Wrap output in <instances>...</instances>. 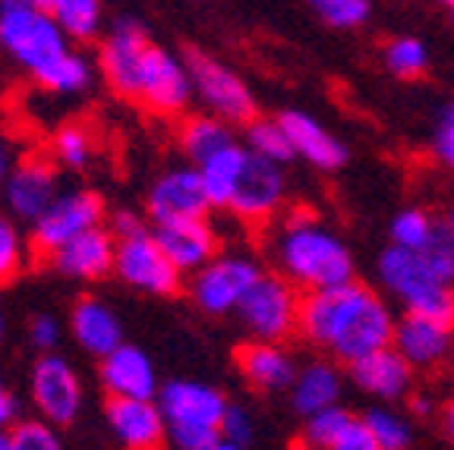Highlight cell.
<instances>
[{
  "label": "cell",
  "mask_w": 454,
  "mask_h": 450,
  "mask_svg": "<svg viewBox=\"0 0 454 450\" xmlns=\"http://www.w3.org/2000/svg\"><path fill=\"white\" fill-rule=\"evenodd\" d=\"M395 312L372 287L350 281L344 287L303 293L300 338L325 350L334 362L354 366L395 340Z\"/></svg>",
  "instance_id": "cell-1"
},
{
  "label": "cell",
  "mask_w": 454,
  "mask_h": 450,
  "mask_svg": "<svg viewBox=\"0 0 454 450\" xmlns=\"http://www.w3.org/2000/svg\"><path fill=\"white\" fill-rule=\"evenodd\" d=\"M271 255L278 275L300 293H319L354 281V255L348 243L303 208L281 221L271 239Z\"/></svg>",
  "instance_id": "cell-2"
},
{
  "label": "cell",
  "mask_w": 454,
  "mask_h": 450,
  "mask_svg": "<svg viewBox=\"0 0 454 450\" xmlns=\"http://www.w3.org/2000/svg\"><path fill=\"white\" fill-rule=\"evenodd\" d=\"M212 208L231 212L247 224H265L281 212L287 196V180L278 164L255 158L247 145L237 142L224 155L199 167Z\"/></svg>",
  "instance_id": "cell-3"
},
{
  "label": "cell",
  "mask_w": 454,
  "mask_h": 450,
  "mask_svg": "<svg viewBox=\"0 0 454 450\" xmlns=\"http://www.w3.org/2000/svg\"><path fill=\"white\" fill-rule=\"evenodd\" d=\"M0 50L38 82L73 48L44 0H0Z\"/></svg>",
  "instance_id": "cell-4"
},
{
  "label": "cell",
  "mask_w": 454,
  "mask_h": 450,
  "mask_svg": "<svg viewBox=\"0 0 454 450\" xmlns=\"http://www.w3.org/2000/svg\"><path fill=\"white\" fill-rule=\"evenodd\" d=\"M158 407L168 423V444L174 450H212L221 441L227 397L215 384L190 378L164 381Z\"/></svg>",
  "instance_id": "cell-5"
},
{
  "label": "cell",
  "mask_w": 454,
  "mask_h": 450,
  "mask_svg": "<svg viewBox=\"0 0 454 450\" xmlns=\"http://www.w3.org/2000/svg\"><path fill=\"white\" fill-rule=\"evenodd\" d=\"M192 98H196V92H192L186 60L152 42L133 73L127 101H136L139 107L158 113V117H180Z\"/></svg>",
  "instance_id": "cell-6"
},
{
  "label": "cell",
  "mask_w": 454,
  "mask_h": 450,
  "mask_svg": "<svg viewBox=\"0 0 454 450\" xmlns=\"http://www.w3.org/2000/svg\"><path fill=\"white\" fill-rule=\"evenodd\" d=\"M186 70L192 79V92L208 113L231 127H249L259 113H255V95L240 76H237L224 60L206 54V50L186 48L184 50Z\"/></svg>",
  "instance_id": "cell-7"
},
{
  "label": "cell",
  "mask_w": 454,
  "mask_h": 450,
  "mask_svg": "<svg viewBox=\"0 0 454 450\" xmlns=\"http://www.w3.org/2000/svg\"><path fill=\"white\" fill-rule=\"evenodd\" d=\"M262 265L249 255L221 252L218 259L208 261L202 271L186 277V293L192 306L206 315H231L240 309V303L249 296V290L262 281Z\"/></svg>",
  "instance_id": "cell-8"
},
{
  "label": "cell",
  "mask_w": 454,
  "mask_h": 450,
  "mask_svg": "<svg viewBox=\"0 0 454 450\" xmlns=\"http://www.w3.org/2000/svg\"><path fill=\"white\" fill-rule=\"evenodd\" d=\"M300 309H303V293L281 275H265L240 303L237 318L249 331V340L284 344L287 338L300 334Z\"/></svg>",
  "instance_id": "cell-9"
},
{
  "label": "cell",
  "mask_w": 454,
  "mask_h": 450,
  "mask_svg": "<svg viewBox=\"0 0 454 450\" xmlns=\"http://www.w3.org/2000/svg\"><path fill=\"white\" fill-rule=\"evenodd\" d=\"M376 275L391 296L411 306L413 299H419L429 290L454 287V259L448 255L445 243L426 249V252L385 246L382 255H379Z\"/></svg>",
  "instance_id": "cell-10"
},
{
  "label": "cell",
  "mask_w": 454,
  "mask_h": 450,
  "mask_svg": "<svg viewBox=\"0 0 454 450\" xmlns=\"http://www.w3.org/2000/svg\"><path fill=\"white\" fill-rule=\"evenodd\" d=\"M107 221V205L98 190L89 186H73L54 198L48 212L32 224V249L38 255H54L67 243L79 239L82 233L98 230Z\"/></svg>",
  "instance_id": "cell-11"
},
{
  "label": "cell",
  "mask_w": 454,
  "mask_h": 450,
  "mask_svg": "<svg viewBox=\"0 0 454 450\" xmlns=\"http://www.w3.org/2000/svg\"><path fill=\"white\" fill-rule=\"evenodd\" d=\"M28 397L38 419L54 429H67L79 419L85 403V387L76 366L60 353L38 356L32 375H28Z\"/></svg>",
  "instance_id": "cell-12"
},
{
  "label": "cell",
  "mask_w": 454,
  "mask_h": 450,
  "mask_svg": "<svg viewBox=\"0 0 454 450\" xmlns=\"http://www.w3.org/2000/svg\"><path fill=\"white\" fill-rule=\"evenodd\" d=\"M212 212L215 208L208 202L202 174L190 164L164 170L145 196V218L152 227L180 224V221H208Z\"/></svg>",
  "instance_id": "cell-13"
},
{
  "label": "cell",
  "mask_w": 454,
  "mask_h": 450,
  "mask_svg": "<svg viewBox=\"0 0 454 450\" xmlns=\"http://www.w3.org/2000/svg\"><path fill=\"white\" fill-rule=\"evenodd\" d=\"M114 275L121 277L127 287L149 296H177L180 287H184V275L170 265L164 249L158 246L152 227L145 233H139V237L117 243Z\"/></svg>",
  "instance_id": "cell-14"
},
{
  "label": "cell",
  "mask_w": 454,
  "mask_h": 450,
  "mask_svg": "<svg viewBox=\"0 0 454 450\" xmlns=\"http://www.w3.org/2000/svg\"><path fill=\"white\" fill-rule=\"evenodd\" d=\"M0 190H4V205H7L10 218L28 227L35 224L54 205V198L64 192L60 190V170H57L54 158L48 155L22 158Z\"/></svg>",
  "instance_id": "cell-15"
},
{
  "label": "cell",
  "mask_w": 454,
  "mask_h": 450,
  "mask_svg": "<svg viewBox=\"0 0 454 450\" xmlns=\"http://www.w3.org/2000/svg\"><path fill=\"white\" fill-rule=\"evenodd\" d=\"M401 359L413 372H433V369L451 362L454 356V328L439 324L423 315H404L395 324V340H391Z\"/></svg>",
  "instance_id": "cell-16"
},
{
  "label": "cell",
  "mask_w": 454,
  "mask_h": 450,
  "mask_svg": "<svg viewBox=\"0 0 454 450\" xmlns=\"http://www.w3.org/2000/svg\"><path fill=\"white\" fill-rule=\"evenodd\" d=\"M98 381L105 387V394L117 397V400H158V394H161L155 362L136 344H123L117 353L101 359Z\"/></svg>",
  "instance_id": "cell-17"
},
{
  "label": "cell",
  "mask_w": 454,
  "mask_h": 450,
  "mask_svg": "<svg viewBox=\"0 0 454 450\" xmlns=\"http://www.w3.org/2000/svg\"><path fill=\"white\" fill-rule=\"evenodd\" d=\"M105 423L123 450H164L168 423L158 400H117L107 397Z\"/></svg>",
  "instance_id": "cell-18"
},
{
  "label": "cell",
  "mask_w": 454,
  "mask_h": 450,
  "mask_svg": "<svg viewBox=\"0 0 454 450\" xmlns=\"http://www.w3.org/2000/svg\"><path fill=\"white\" fill-rule=\"evenodd\" d=\"M114 261H117V239L107 227L82 233L79 239L67 243L64 249H57L48 255V265L67 281H105L114 275Z\"/></svg>",
  "instance_id": "cell-19"
},
{
  "label": "cell",
  "mask_w": 454,
  "mask_h": 450,
  "mask_svg": "<svg viewBox=\"0 0 454 450\" xmlns=\"http://www.w3.org/2000/svg\"><path fill=\"white\" fill-rule=\"evenodd\" d=\"M237 372L253 391L262 394H278V391H291L297 381V359L284 344H262V340H247L234 353Z\"/></svg>",
  "instance_id": "cell-20"
},
{
  "label": "cell",
  "mask_w": 454,
  "mask_h": 450,
  "mask_svg": "<svg viewBox=\"0 0 454 450\" xmlns=\"http://www.w3.org/2000/svg\"><path fill=\"white\" fill-rule=\"evenodd\" d=\"M70 334L79 350L95 356L98 362L127 344V340H123L121 315H117L105 299H98V296H92V293L79 296L76 303H73Z\"/></svg>",
  "instance_id": "cell-21"
},
{
  "label": "cell",
  "mask_w": 454,
  "mask_h": 450,
  "mask_svg": "<svg viewBox=\"0 0 454 450\" xmlns=\"http://www.w3.org/2000/svg\"><path fill=\"white\" fill-rule=\"evenodd\" d=\"M155 230L158 246L170 259V265L177 268L184 277H192L196 271L218 259V233L208 221H180V224H164L152 227Z\"/></svg>",
  "instance_id": "cell-22"
},
{
  "label": "cell",
  "mask_w": 454,
  "mask_h": 450,
  "mask_svg": "<svg viewBox=\"0 0 454 450\" xmlns=\"http://www.w3.org/2000/svg\"><path fill=\"white\" fill-rule=\"evenodd\" d=\"M278 120H281L284 133L291 139L294 155L303 158L316 170H328L332 174V170H340L348 164V145L332 129L322 127L316 117H309L303 111H284L278 113Z\"/></svg>",
  "instance_id": "cell-23"
},
{
  "label": "cell",
  "mask_w": 454,
  "mask_h": 450,
  "mask_svg": "<svg viewBox=\"0 0 454 450\" xmlns=\"http://www.w3.org/2000/svg\"><path fill=\"white\" fill-rule=\"evenodd\" d=\"M413 375L417 372L401 359V353H397L395 346L372 353V356L360 359V362L350 366V381L360 387L363 394L376 397V400H382V403L411 400Z\"/></svg>",
  "instance_id": "cell-24"
},
{
  "label": "cell",
  "mask_w": 454,
  "mask_h": 450,
  "mask_svg": "<svg viewBox=\"0 0 454 450\" xmlns=\"http://www.w3.org/2000/svg\"><path fill=\"white\" fill-rule=\"evenodd\" d=\"M340 391H344V372L334 359H312L300 366L297 381L291 387V407L303 419L325 413L332 407H340Z\"/></svg>",
  "instance_id": "cell-25"
},
{
  "label": "cell",
  "mask_w": 454,
  "mask_h": 450,
  "mask_svg": "<svg viewBox=\"0 0 454 450\" xmlns=\"http://www.w3.org/2000/svg\"><path fill=\"white\" fill-rule=\"evenodd\" d=\"M177 145L190 167H206L208 161L237 145V133L231 123L212 117V113H190L180 120Z\"/></svg>",
  "instance_id": "cell-26"
},
{
  "label": "cell",
  "mask_w": 454,
  "mask_h": 450,
  "mask_svg": "<svg viewBox=\"0 0 454 450\" xmlns=\"http://www.w3.org/2000/svg\"><path fill=\"white\" fill-rule=\"evenodd\" d=\"M48 10L70 42L89 44L101 35L105 7L98 0H48Z\"/></svg>",
  "instance_id": "cell-27"
},
{
  "label": "cell",
  "mask_w": 454,
  "mask_h": 450,
  "mask_svg": "<svg viewBox=\"0 0 454 450\" xmlns=\"http://www.w3.org/2000/svg\"><path fill=\"white\" fill-rule=\"evenodd\" d=\"M442 243V221H435L426 208H404L391 218V246L426 252Z\"/></svg>",
  "instance_id": "cell-28"
},
{
  "label": "cell",
  "mask_w": 454,
  "mask_h": 450,
  "mask_svg": "<svg viewBox=\"0 0 454 450\" xmlns=\"http://www.w3.org/2000/svg\"><path fill=\"white\" fill-rule=\"evenodd\" d=\"M243 145H247L255 158H262V161H269V164H278V167H284L291 158H297L294 155L291 139H287V133H284L281 120L278 117H255L247 127Z\"/></svg>",
  "instance_id": "cell-29"
},
{
  "label": "cell",
  "mask_w": 454,
  "mask_h": 450,
  "mask_svg": "<svg viewBox=\"0 0 454 450\" xmlns=\"http://www.w3.org/2000/svg\"><path fill=\"white\" fill-rule=\"evenodd\" d=\"M51 158H54L57 167L67 170H82L92 167L95 161V136L82 127V123H67L54 133L51 139Z\"/></svg>",
  "instance_id": "cell-30"
},
{
  "label": "cell",
  "mask_w": 454,
  "mask_h": 450,
  "mask_svg": "<svg viewBox=\"0 0 454 450\" xmlns=\"http://www.w3.org/2000/svg\"><path fill=\"white\" fill-rule=\"evenodd\" d=\"M92 79H95L92 60H89L82 50H70L60 64L51 66V70L38 79V85L54 95H82L85 89L92 85Z\"/></svg>",
  "instance_id": "cell-31"
},
{
  "label": "cell",
  "mask_w": 454,
  "mask_h": 450,
  "mask_svg": "<svg viewBox=\"0 0 454 450\" xmlns=\"http://www.w3.org/2000/svg\"><path fill=\"white\" fill-rule=\"evenodd\" d=\"M363 423L372 431L379 450H411L413 423L407 413H397V409H391V407H372L363 415Z\"/></svg>",
  "instance_id": "cell-32"
},
{
  "label": "cell",
  "mask_w": 454,
  "mask_h": 450,
  "mask_svg": "<svg viewBox=\"0 0 454 450\" xmlns=\"http://www.w3.org/2000/svg\"><path fill=\"white\" fill-rule=\"evenodd\" d=\"M385 70L397 79H419L429 70V48L413 35H397L385 44Z\"/></svg>",
  "instance_id": "cell-33"
},
{
  "label": "cell",
  "mask_w": 454,
  "mask_h": 450,
  "mask_svg": "<svg viewBox=\"0 0 454 450\" xmlns=\"http://www.w3.org/2000/svg\"><path fill=\"white\" fill-rule=\"evenodd\" d=\"M28 259V243L20 224L10 214H0V287L13 283L22 275Z\"/></svg>",
  "instance_id": "cell-34"
},
{
  "label": "cell",
  "mask_w": 454,
  "mask_h": 450,
  "mask_svg": "<svg viewBox=\"0 0 454 450\" xmlns=\"http://www.w3.org/2000/svg\"><path fill=\"white\" fill-rule=\"evenodd\" d=\"M354 423H356V415L350 413V409L332 407V409H325V413L306 419L303 423V441L312 444V447H319V450H332L334 441H338V438L344 435Z\"/></svg>",
  "instance_id": "cell-35"
},
{
  "label": "cell",
  "mask_w": 454,
  "mask_h": 450,
  "mask_svg": "<svg viewBox=\"0 0 454 450\" xmlns=\"http://www.w3.org/2000/svg\"><path fill=\"white\" fill-rule=\"evenodd\" d=\"M312 13L328 28H360L372 16V4L369 0H316Z\"/></svg>",
  "instance_id": "cell-36"
},
{
  "label": "cell",
  "mask_w": 454,
  "mask_h": 450,
  "mask_svg": "<svg viewBox=\"0 0 454 450\" xmlns=\"http://www.w3.org/2000/svg\"><path fill=\"white\" fill-rule=\"evenodd\" d=\"M13 450H67L60 429L42 423V419H22L10 429Z\"/></svg>",
  "instance_id": "cell-37"
},
{
  "label": "cell",
  "mask_w": 454,
  "mask_h": 450,
  "mask_svg": "<svg viewBox=\"0 0 454 450\" xmlns=\"http://www.w3.org/2000/svg\"><path fill=\"white\" fill-rule=\"evenodd\" d=\"M60 340H64V324H60V318L51 315V312H38V315H32V322H28V344L35 346L42 356L57 353Z\"/></svg>",
  "instance_id": "cell-38"
},
{
  "label": "cell",
  "mask_w": 454,
  "mask_h": 450,
  "mask_svg": "<svg viewBox=\"0 0 454 450\" xmlns=\"http://www.w3.org/2000/svg\"><path fill=\"white\" fill-rule=\"evenodd\" d=\"M221 438L247 450L249 444L255 441V419H253V413H249V409H243V407H237V403H231V407H227L224 423H221Z\"/></svg>",
  "instance_id": "cell-39"
},
{
  "label": "cell",
  "mask_w": 454,
  "mask_h": 450,
  "mask_svg": "<svg viewBox=\"0 0 454 450\" xmlns=\"http://www.w3.org/2000/svg\"><path fill=\"white\" fill-rule=\"evenodd\" d=\"M435 158L454 170V101L439 113V129H435Z\"/></svg>",
  "instance_id": "cell-40"
},
{
  "label": "cell",
  "mask_w": 454,
  "mask_h": 450,
  "mask_svg": "<svg viewBox=\"0 0 454 450\" xmlns=\"http://www.w3.org/2000/svg\"><path fill=\"white\" fill-rule=\"evenodd\" d=\"M107 230L114 233L117 243H123V239H133L149 230V218H142V214L129 212V208H117L114 214H107Z\"/></svg>",
  "instance_id": "cell-41"
},
{
  "label": "cell",
  "mask_w": 454,
  "mask_h": 450,
  "mask_svg": "<svg viewBox=\"0 0 454 450\" xmlns=\"http://www.w3.org/2000/svg\"><path fill=\"white\" fill-rule=\"evenodd\" d=\"M332 450H379V444L372 438V431L366 429V423H363V415H356V423L334 441Z\"/></svg>",
  "instance_id": "cell-42"
},
{
  "label": "cell",
  "mask_w": 454,
  "mask_h": 450,
  "mask_svg": "<svg viewBox=\"0 0 454 450\" xmlns=\"http://www.w3.org/2000/svg\"><path fill=\"white\" fill-rule=\"evenodd\" d=\"M20 403H16L13 391H10L7 384H4V378H0V431H10L20 419Z\"/></svg>",
  "instance_id": "cell-43"
},
{
  "label": "cell",
  "mask_w": 454,
  "mask_h": 450,
  "mask_svg": "<svg viewBox=\"0 0 454 450\" xmlns=\"http://www.w3.org/2000/svg\"><path fill=\"white\" fill-rule=\"evenodd\" d=\"M435 419H439L442 438L454 447V394L439 403V415H435Z\"/></svg>",
  "instance_id": "cell-44"
},
{
  "label": "cell",
  "mask_w": 454,
  "mask_h": 450,
  "mask_svg": "<svg viewBox=\"0 0 454 450\" xmlns=\"http://www.w3.org/2000/svg\"><path fill=\"white\" fill-rule=\"evenodd\" d=\"M16 164H20V161H16L13 148H10V142L4 139V136H0V186L10 180V174L16 170Z\"/></svg>",
  "instance_id": "cell-45"
},
{
  "label": "cell",
  "mask_w": 454,
  "mask_h": 450,
  "mask_svg": "<svg viewBox=\"0 0 454 450\" xmlns=\"http://www.w3.org/2000/svg\"><path fill=\"white\" fill-rule=\"evenodd\" d=\"M407 407H411L413 415H439V407H435L433 400H429V394H413L411 400H407Z\"/></svg>",
  "instance_id": "cell-46"
},
{
  "label": "cell",
  "mask_w": 454,
  "mask_h": 450,
  "mask_svg": "<svg viewBox=\"0 0 454 450\" xmlns=\"http://www.w3.org/2000/svg\"><path fill=\"white\" fill-rule=\"evenodd\" d=\"M442 243H445L448 255L454 259V212H448L445 221H442Z\"/></svg>",
  "instance_id": "cell-47"
},
{
  "label": "cell",
  "mask_w": 454,
  "mask_h": 450,
  "mask_svg": "<svg viewBox=\"0 0 454 450\" xmlns=\"http://www.w3.org/2000/svg\"><path fill=\"white\" fill-rule=\"evenodd\" d=\"M4 338H7V312L0 306V344H4Z\"/></svg>",
  "instance_id": "cell-48"
},
{
  "label": "cell",
  "mask_w": 454,
  "mask_h": 450,
  "mask_svg": "<svg viewBox=\"0 0 454 450\" xmlns=\"http://www.w3.org/2000/svg\"><path fill=\"white\" fill-rule=\"evenodd\" d=\"M0 450H13V438H10V431H0Z\"/></svg>",
  "instance_id": "cell-49"
},
{
  "label": "cell",
  "mask_w": 454,
  "mask_h": 450,
  "mask_svg": "<svg viewBox=\"0 0 454 450\" xmlns=\"http://www.w3.org/2000/svg\"><path fill=\"white\" fill-rule=\"evenodd\" d=\"M212 450H243V447H237V444H231V441H224V438H221V441L215 444Z\"/></svg>",
  "instance_id": "cell-50"
},
{
  "label": "cell",
  "mask_w": 454,
  "mask_h": 450,
  "mask_svg": "<svg viewBox=\"0 0 454 450\" xmlns=\"http://www.w3.org/2000/svg\"><path fill=\"white\" fill-rule=\"evenodd\" d=\"M287 450H319V447H312V444H306L303 438H300V441H294V444H291V447H287Z\"/></svg>",
  "instance_id": "cell-51"
},
{
  "label": "cell",
  "mask_w": 454,
  "mask_h": 450,
  "mask_svg": "<svg viewBox=\"0 0 454 450\" xmlns=\"http://www.w3.org/2000/svg\"><path fill=\"white\" fill-rule=\"evenodd\" d=\"M445 10H448V19H451V22H454V0H451V4H448V7H445Z\"/></svg>",
  "instance_id": "cell-52"
},
{
  "label": "cell",
  "mask_w": 454,
  "mask_h": 450,
  "mask_svg": "<svg viewBox=\"0 0 454 450\" xmlns=\"http://www.w3.org/2000/svg\"><path fill=\"white\" fill-rule=\"evenodd\" d=\"M451 372H454V356H451Z\"/></svg>",
  "instance_id": "cell-53"
}]
</instances>
